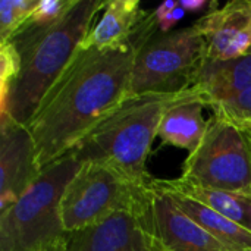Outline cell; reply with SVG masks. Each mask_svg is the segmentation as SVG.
<instances>
[{
  "label": "cell",
  "instance_id": "19",
  "mask_svg": "<svg viewBox=\"0 0 251 251\" xmlns=\"http://www.w3.org/2000/svg\"><path fill=\"white\" fill-rule=\"evenodd\" d=\"M213 115L234 124H244L251 121V87L241 91L232 99L219 101L210 106Z\"/></svg>",
  "mask_w": 251,
  "mask_h": 251
},
{
  "label": "cell",
  "instance_id": "3",
  "mask_svg": "<svg viewBox=\"0 0 251 251\" xmlns=\"http://www.w3.org/2000/svg\"><path fill=\"white\" fill-rule=\"evenodd\" d=\"M182 93L128 96L69 153L81 165H101L137 184L151 185L147 157L165 110Z\"/></svg>",
  "mask_w": 251,
  "mask_h": 251
},
{
  "label": "cell",
  "instance_id": "26",
  "mask_svg": "<svg viewBox=\"0 0 251 251\" xmlns=\"http://www.w3.org/2000/svg\"><path fill=\"white\" fill-rule=\"evenodd\" d=\"M249 53H251V49H250V51H249Z\"/></svg>",
  "mask_w": 251,
  "mask_h": 251
},
{
  "label": "cell",
  "instance_id": "4",
  "mask_svg": "<svg viewBox=\"0 0 251 251\" xmlns=\"http://www.w3.org/2000/svg\"><path fill=\"white\" fill-rule=\"evenodd\" d=\"M81 169L72 153L46 166L37 181L0 213V251H44L65 240L62 196Z\"/></svg>",
  "mask_w": 251,
  "mask_h": 251
},
{
  "label": "cell",
  "instance_id": "16",
  "mask_svg": "<svg viewBox=\"0 0 251 251\" xmlns=\"http://www.w3.org/2000/svg\"><path fill=\"white\" fill-rule=\"evenodd\" d=\"M166 196H169L188 218H191L199 226H201L229 251H251V231L232 222L224 215L197 203L196 200L178 194Z\"/></svg>",
  "mask_w": 251,
  "mask_h": 251
},
{
  "label": "cell",
  "instance_id": "6",
  "mask_svg": "<svg viewBox=\"0 0 251 251\" xmlns=\"http://www.w3.org/2000/svg\"><path fill=\"white\" fill-rule=\"evenodd\" d=\"M204 38L194 25L153 37L137 53L129 96L187 91L204 60Z\"/></svg>",
  "mask_w": 251,
  "mask_h": 251
},
{
  "label": "cell",
  "instance_id": "15",
  "mask_svg": "<svg viewBox=\"0 0 251 251\" xmlns=\"http://www.w3.org/2000/svg\"><path fill=\"white\" fill-rule=\"evenodd\" d=\"M153 187L166 194H178L224 215L251 231V196L199 187L178 179H153Z\"/></svg>",
  "mask_w": 251,
  "mask_h": 251
},
{
  "label": "cell",
  "instance_id": "23",
  "mask_svg": "<svg viewBox=\"0 0 251 251\" xmlns=\"http://www.w3.org/2000/svg\"><path fill=\"white\" fill-rule=\"evenodd\" d=\"M44 251H68V250H66V244H65V240H63V241L57 243L56 246H53V247H50V249H47V250H44Z\"/></svg>",
  "mask_w": 251,
  "mask_h": 251
},
{
  "label": "cell",
  "instance_id": "21",
  "mask_svg": "<svg viewBox=\"0 0 251 251\" xmlns=\"http://www.w3.org/2000/svg\"><path fill=\"white\" fill-rule=\"evenodd\" d=\"M153 13H154V12H153ZM185 13H187V12L179 6V1H178V6H176L175 9H172L166 16L157 19L159 31H160L162 34H169V32H172V28L184 18Z\"/></svg>",
  "mask_w": 251,
  "mask_h": 251
},
{
  "label": "cell",
  "instance_id": "18",
  "mask_svg": "<svg viewBox=\"0 0 251 251\" xmlns=\"http://www.w3.org/2000/svg\"><path fill=\"white\" fill-rule=\"evenodd\" d=\"M21 72V56L16 47L9 41L0 44V112L4 110L12 84Z\"/></svg>",
  "mask_w": 251,
  "mask_h": 251
},
{
  "label": "cell",
  "instance_id": "5",
  "mask_svg": "<svg viewBox=\"0 0 251 251\" xmlns=\"http://www.w3.org/2000/svg\"><path fill=\"white\" fill-rule=\"evenodd\" d=\"M153 194V182L141 185L110 168L84 163L62 196L65 232L94 226L118 213H149Z\"/></svg>",
  "mask_w": 251,
  "mask_h": 251
},
{
  "label": "cell",
  "instance_id": "1",
  "mask_svg": "<svg viewBox=\"0 0 251 251\" xmlns=\"http://www.w3.org/2000/svg\"><path fill=\"white\" fill-rule=\"evenodd\" d=\"M138 25L131 40L113 49H78L47 90L28 122L41 171L68 154L104 116L129 96L138 50L147 43Z\"/></svg>",
  "mask_w": 251,
  "mask_h": 251
},
{
  "label": "cell",
  "instance_id": "9",
  "mask_svg": "<svg viewBox=\"0 0 251 251\" xmlns=\"http://www.w3.org/2000/svg\"><path fill=\"white\" fill-rule=\"evenodd\" d=\"M37 147L26 125L0 116V213L40 176Z\"/></svg>",
  "mask_w": 251,
  "mask_h": 251
},
{
  "label": "cell",
  "instance_id": "13",
  "mask_svg": "<svg viewBox=\"0 0 251 251\" xmlns=\"http://www.w3.org/2000/svg\"><path fill=\"white\" fill-rule=\"evenodd\" d=\"M251 87V53L228 62L203 60L191 88L210 107Z\"/></svg>",
  "mask_w": 251,
  "mask_h": 251
},
{
  "label": "cell",
  "instance_id": "11",
  "mask_svg": "<svg viewBox=\"0 0 251 251\" xmlns=\"http://www.w3.org/2000/svg\"><path fill=\"white\" fill-rule=\"evenodd\" d=\"M154 190L151 200L153 228L166 251H229L188 218L169 196Z\"/></svg>",
  "mask_w": 251,
  "mask_h": 251
},
{
  "label": "cell",
  "instance_id": "17",
  "mask_svg": "<svg viewBox=\"0 0 251 251\" xmlns=\"http://www.w3.org/2000/svg\"><path fill=\"white\" fill-rule=\"evenodd\" d=\"M35 6L37 0L0 1V44L9 43L10 38L22 29Z\"/></svg>",
  "mask_w": 251,
  "mask_h": 251
},
{
  "label": "cell",
  "instance_id": "2",
  "mask_svg": "<svg viewBox=\"0 0 251 251\" xmlns=\"http://www.w3.org/2000/svg\"><path fill=\"white\" fill-rule=\"evenodd\" d=\"M106 4V0H75L60 21L49 26L24 25L10 38L21 56V72L0 116L9 115L28 125L41 99L62 75Z\"/></svg>",
  "mask_w": 251,
  "mask_h": 251
},
{
  "label": "cell",
  "instance_id": "10",
  "mask_svg": "<svg viewBox=\"0 0 251 251\" xmlns=\"http://www.w3.org/2000/svg\"><path fill=\"white\" fill-rule=\"evenodd\" d=\"M193 25L204 38V60L238 59L251 49V0H231L222 7L215 1Z\"/></svg>",
  "mask_w": 251,
  "mask_h": 251
},
{
  "label": "cell",
  "instance_id": "8",
  "mask_svg": "<svg viewBox=\"0 0 251 251\" xmlns=\"http://www.w3.org/2000/svg\"><path fill=\"white\" fill-rule=\"evenodd\" d=\"M68 251H166L151 221L144 215L118 213L109 219L74 232H66Z\"/></svg>",
  "mask_w": 251,
  "mask_h": 251
},
{
  "label": "cell",
  "instance_id": "20",
  "mask_svg": "<svg viewBox=\"0 0 251 251\" xmlns=\"http://www.w3.org/2000/svg\"><path fill=\"white\" fill-rule=\"evenodd\" d=\"M75 0H38L25 25L49 26L60 21L72 7Z\"/></svg>",
  "mask_w": 251,
  "mask_h": 251
},
{
  "label": "cell",
  "instance_id": "22",
  "mask_svg": "<svg viewBox=\"0 0 251 251\" xmlns=\"http://www.w3.org/2000/svg\"><path fill=\"white\" fill-rule=\"evenodd\" d=\"M215 4V1H207V0H179V6L190 13H199V12H204L206 7H210Z\"/></svg>",
  "mask_w": 251,
  "mask_h": 251
},
{
  "label": "cell",
  "instance_id": "12",
  "mask_svg": "<svg viewBox=\"0 0 251 251\" xmlns=\"http://www.w3.org/2000/svg\"><path fill=\"white\" fill-rule=\"evenodd\" d=\"M207 104L199 94L188 88L163 113L157 137L163 144L193 153L206 135L209 121L204 119Z\"/></svg>",
  "mask_w": 251,
  "mask_h": 251
},
{
  "label": "cell",
  "instance_id": "24",
  "mask_svg": "<svg viewBox=\"0 0 251 251\" xmlns=\"http://www.w3.org/2000/svg\"><path fill=\"white\" fill-rule=\"evenodd\" d=\"M241 126H243V129H244V132H246V137H247V140H249V144H250L251 149V125H249V124H241Z\"/></svg>",
  "mask_w": 251,
  "mask_h": 251
},
{
  "label": "cell",
  "instance_id": "14",
  "mask_svg": "<svg viewBox=\"0 0 251 251\" xmlns=\"http://www.w3.org/2000/svg\"><path fill=\"white\" fill-rule=\"evenodd\" d=\"M146 13L138 0H109L79 47L104 50L128 43Z\"/></svg>",
  "mask_w": 251,
  "mask_h": 251
},
{
  "label": "cell",
  "instance_id": "25",
  "mask_svg": "<svg viewBox=\"0 0 251 251\" xmlns=\"http://www.w3.org/2000/svg\"><path fill=\"white\" fill-rule=\"evenodd\" d=\"M244 124H249V125H251V121H249V122H244Z\"/></svg>",
  "mask_w": 251,
  "mask_h": 251
},
{
  "label": "cell",
  "instance_id": "7",
  "mask_svg": "<svg viewBox=\"0 0 251 251\" xmlns=\"http://www.w3.org/2000/svg\"><path fill=\"white\" fill-rule=\"evenodd\" d=\"M181 179L251 196V149L243 126L213 115L200 146L185 159Z\"/></svg>",
  "mask_w": 251,
  "mask_h": 251
}]
</instances>
